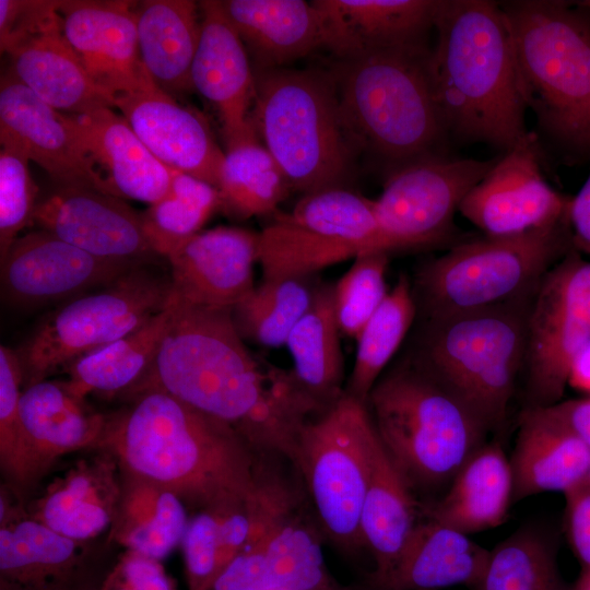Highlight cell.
<instances>
[{
  "mask_svg": "<svg viewBox=\"0 0 590 590\" xmlns=\"http://www.w3.org/2000/svg\"><path fill=\"white\" fill-rule=\"evenodd\" d=\"M491 550L429 518L418 521L398 564L378 590H437L475 586Z\"/></svg>",
  "mask_w": 590,
  "mask_h": 590,
  "instance_id": "obj_30",
  "label": "cell"
},
{
  "mask_svg": "<svg viewBox=\"0 0 590 590\" xmlns=\"http://www.w3.org/2000/svg\"><path fill=\"white\" fill-rule=\"evenodd\" d=\"M258 543L272 590H346L330 577L317 534L292 514Z\"/></svg>",
  "mask_w": 590,
  "mask_h": 590,
  "instance_id": "obj_43",
  "label": "cell"
},
{
  "mask_svg": "<svg viewBox=\"0 0 590 590\" xmlns=\"http://www.w3.org/2000/svg\"><path fill=\"white\" fill-rule=\"evenodd\" d=\"M173 170L169 192L143 213L145 235L157 256L167 258L220 209L219 190L191 175Z\"/></svg>",
  "mask_w": 590,
  "mask_h": 590,
  "instance_id": "obj_42",
  "label": "cell"
},
{
  "mask_svg": "<svg viewBox=\"0 0 590 590\" xmlns=\"http://www.w3.org/2000/svg\"><path fill=\"white\" fill-rule=\"evenodd\" d=\"M24 377L16 350L0 346V460L5 473L28 482L42 468L27 441L20 415Z\"/></svg>",
  "mask_w": 590,
  "mask_h": 590,
  "instance_id": "obj_44",
  "label": "cell"
},
{
  "mask_svg": "<svg viewBox=\"0 0 590 590\" xmlns=\"http://www.w3.org/2000/svg\"><path fill=\"white\" fill-rule=\"evenodd\" d=\"M585 483H586V484L588 485V487L590 488V471H589V473H588V475H587V479H586Z\"/></svg>",
  "mask_w": 590,
  "mask_h": 590,
  "instance_id": "obj_56",
  "label": "cell"
},
{
  "mask_svg": "<svg viewBox=\"0 0 590 590\" xmlns=\"http://www.w3.org/2000/svg\"><path fill=\"white\" fill-rule=\"evenodd\" d=\"M137 4L120 0L60 2L66 38L93 82L113 99L155 84L139 54Z\"/></svg>",
  "mask_w": 590,
  "mask_h": 590,
  "instance_id": "obj_19",
  "label": "cell"
},
{
  "mask_svg": "<svg viewBox=\"0 0 590 590\" xmlns=\"http://www.w3.org/2000/svg\"><path fill=\"white\" fill-rule=\"evenodd\" d=\"M386 252L358 255L333 286V309L342 334L356 339L388 291Z\"/></svg>",
  "mask_w": 590,
  "mask_h": 590,
  "instance_id": "obj_45",
  "label": "cell"
},
{
  "mask_svg": "<svg viewBox=\"0 0 590 590\" xmlns=\"http://www.w3.org/2000/svg\"><path fill=\"white\" fill-rule=\"evenodd\" d=\"M312 275L262 279L231 315L241 339L267 349L286 344L288 335L312 305L320 285Z\"/></svg>",
  "mask_w": 590,
  "mask_h": 590,
  "instance_id": "obj_38",
  "label": "cell"
},
{
  "mask_svg": "<svg viewBox=\"0 0 590 590\" xmlns=\"http://www.w3.org/2000/svg\"><path fill=\"white\" fill-rule=\"evenodd\" d=\"M259 233L219 226L190 237L166 259L173 294L196 306L231 309L253 287Z\"/></svg>",
  "mask_w": 590,
  "mask_h": 590,
  "instance_id": "obj_21",
  "label": "cell"
},
{
  "mask_svg": "<svg viewBox=\"0 0 590 590\" xmlns=\"http://www.w3.org/2000/svg\"><path fill=\"white\" fill-rule=\"evenodd\" d=\"M566 527L573 551L582 566L590 569V488L583 482L564 494Z\"/></svg>",
  "mask_w": 590,
  "mask_h": 590,
  "instance_id": "obj_50",
  "label": "cell"
},
{
  "mask_svg": "<svg viewBox=\"0 0 590 590\" xmlns=\"http://www.w3.org/2000/svg\"><path fill=\"white\" fill-rule=\"evenodd\" d=\"M512 503L544 492L567 493L590 471V448L539 408L526 410L512 458Z\"/></svg>",
  "mask_w": 590,
  "mask_h": 590,
  "instance_id": "obj_28",
  "label": "cell"
},
{
  "mask_svg": "<svg viewBox=\"0 0 590 590\" xmlns=\"http://www.w3.org/2000/svg\"><path fill=\"white\" fill-rule=\"evenodd\" d=\"M20 415L40 468L64 453L97 445L107 423V417L72 393L64 381L48 379L24 387Z\"/></svg>",
  "mask_w": 590,
  "mask_h": 590,
  "instance_id": "obj_33",
  "label": "cell"
},
{
  "mask_svg": "<svg viewBox=\"0 0 590 590\" xmlns=\"http://www.w3.org/2000/svg\"><path fill=\"white\" fill-rule=\"evenodd\" d=\"M533 293L480 309L425 318L417 347L411 355L458 396L489 430L504 423L524 365Z\"/></svg>",
  "mask_w": 590,
  "mask_h": 590,
  "instance_id": "obj_8",
  "label": "cell"
},
{
  "mask_svg": "<svg viewBox=\"0 0 590 590\" xmlns=\"http://www.w3.org/2000/svg\"><path fill=\"white\" fill-rule=\"evenodd\" d=\"M1 590H10V589H8V588H4V587H1Z\"/></svg>",
  "mask_w": 590,
  "mask_h": 590,
  "instance_id": "obj_58",
  "label": "cell"
},
{
  "mask_svg": "<svg viewBox=\"0 0 590 590\" xmlns=\"http://www.w3.org/2000/svg\"><path fill=\"white\" fill-rule=\"evenodd\" d=\"M377 438L366 403L344 392L306 423L291 457L322 529L344 547L362 544L361 514Z\"/></svg>",
  "mask_w": 590,
  "mask_h": 590,
  "instance_id": "obj_10",
  "label": "cell"
},
{
  "mask_svg": "<svg viewBox=\"0 0 590 590\" xmlns=\"http://www.w3.org/2000/svg\"><path fill=\"white\" fill-rule=\"evenodd\" d=\"M251 499L216 507L219 511L217 538L221 571L241 552L249 540L252 521Z\"/></svg>",
  "mask_w": 590,
  "mask_h": 590,
  "instance_id": "obj_49",
  "label": "cell"
},
{
  "mask_svg": "<svg viewBox=\"0 0 590 590\" xmlns=\"http://www.w3.org/2000/svg\"><path fill=\"white\" fill-rule=\"evenodd\" d=\"M567 222L574 249L590 256V173L579 191L569 199Z\"/></svg>",
  "mask_w": 590,
  "mask_h": 590,
  "instance_id": "obj_53",
  "label": "cell"
},
{
  "mask_svg": "<svg viewBox=\"0 0 590 590\" xmlns=\"http://www.w3.org/2000/svg\"><path fill=\"white\" fill-rule=\"evenodd\" d=\"M97 445L127 474L203 509L253 498L263 479L236 430L161 390L134 394L128 409L107 418Z\"/></svg>",
  "mask_w": 590,
  "mask_h": 590,
  "instance_id": "obj_2",
  "label": "cell"
},
{
  "mask_svg": "<svg viewBox=\"0 0 590 590\" xmlns=\"http://www.w3.org/2000/svg\"><path fill=\"white\" fill-rule=\"evenodd\" d=\"M527 109L567 162L590 163V9L582 1L499 2Z\"/></svg>",
  "mask_w": 590,
  "mask_h": 590,
  "instance_id": "obj_4",
  "label": "cell"
},
{
  "mask_svg": "<svg viewBox=\"0 0 590 590\" xmlns=\"http://www.w3.org/2000/svg\"><path fill=\"white\" fill-rule=\"evenodd\" d=\"M550 533L521 527L489 552L472 590H573L564 581Z\"/></svg>",
  "mask_w": 590,
  "mask_h": 590,
  "instance_id": "obj_41",
  "label": "cell"
},
{
  "mask_svg": "<svg viewBox=\"0 0 590 590\" xmlns=\"http://www.w3.org/2000/svg\"><path fill=\"white\" fill-rule=\"evenodd\" d=\"M82 542L34 518H9L0 528L1 587L58 590L79 566Z\"/></svg>",
  "mask_w": 590,
  "mask_h": 590,
  "instance_id": "obj_34",
  "label": "cell"
},
{
  "mask_svg": "<svg viewBox=\"0 0 590 590\" xmlns=\"http://www.w3.org/2000/svg\"><path fill=\"white\" fill-rule=\"evenodd\" d=\"M255 132L292 190L345 187L356 153L342 122L337 87L321 70L255 71Z\"/></svg>",
  "mask_w": 590,
  "mask_h": 590,
  "instance_id": "obj_7",
  "label": "cell"
},
{
  "mask_svg": "<svg viewBox=\"0 0 590 590\" xmlns=\"http://www.w3.org/2000/svg\"><path fill=\"white\" fill-rule=\"evenodd\" d=\"M217 528V508L202 509L189 519L181 547L190 590H211L221 573Z\"/></svg>",
  "mask_w": 590,
  "mask_h": 590,
  "instance_id": "obj_47",
  "label": "cell"
},
{
  "mask_svg": "<svg viewBox=\"0 0 590 590\" xmlns=\"http://www.w3.org/2000/svg\"><path fill=\"white\" fill-rule=\"evenodd\" d=\"M0 144L39 165L60 187L115 196L56 110L23 85L10 70L0 84Z\"/></svg>",
  "mask_w": 590,
  "mask_h": 590,
  "instance_id": "obj_20",
  "label": "cell"
},
{
  "mask_svg": "<svg viewBox=\"0 0 590 590\" xmlns=\"http://www.w3.org/2000/svg\"><path fill=\"white\" fill-rule=\"evenodd\" d=\"M539 135L528 131L465 196L463 217L493 237L515 236L567 220L570 197L544 177Z\"/></svg>",
  "mask_w": 590,
  "mask_h": 590,
  "instance_id": "obj_15",
  "label": "cell"
},
{
  "mask_svg": "<svg viewBox=\"0 0 590 590\" xmlns=\"http://www.w3.org/2000/svg\"><path fill=\"white\" fill-rule=\"evenodd\" d=\"M59 7L1 48L10 56L9 70L36 96L62 114L81 115L102 107L114 108L113 97L93 82L66 38Z\"/></svg>",
  "mask_w": 590,
  "mask_h": 590,
  "instance_id": "obj_23",
  "label": "cell"
},
{
  "mask_svg": "<svg viewBox=\"0 0 590 590\" xmlns=\"http://www.w3.org/2000/svg\"><path fill=\"white\" fill-rule=\"evenodd\" d=\"M590 340V261L569 250L542 278L531 299L524 365L535 404L557 403L573 359Z\"/></svg>",
  "mask_w": 590,
  "mask_h": 590,
  "instance_id": "obj_14",
  "label": "cell"
},
{
  "mask_svg": "<svg viewBox=\"0 0 590 590\" xmlns=\"http://www.w3.org/2000/svg\"><path fill=\"white\" fill-rule=\"evenodd\" d=\"M189 519L184 500L153 482L128 474L110 540L162 560L181 544Z\"/></svg>",
  "mask_w": 590,
  "mask_h": 590,
  "instance_id": "obj_37",
  "label": "cell"
},
{
  "mask_svg": "<svg viewBox=\"0 0 590 590\" xmlns=\"http://www.w3.org/2000/svg\"><path fill=\"white\" fill-rule=\"evenodd\" d=\"M0 266L4 299L14 306L35 307L70 300L145 264L99 259L40 229L20 236Z\"/></svg>",
  "mask_w": 590,
  "mask_h": 590,
  "instance_id": "obj_16",
  "label": "cell"
},
{
  "mask_svg": "<svg viewBox=\"0 0 590 590\" xmlns=\"http://www.w3.org/2000/svg\"><path fill=\"white\" fill-rule=\"evenodd\" d=\"M340 333L333 309V286L320 285L312 305L292 330L285 346L291 354L294 376L321 410L345 392Z\"/></svg>",
  "mask_w": 590,
  "mask_h": 590,
  "instance_id": "obj_36",
  "label": "cell"
},
{
  "mask_svg": "<svg viewBox=\"0 0 590 590\" xmlns=\"http://www.w3.org/2000/svg\"><path fill=\"white\" fill-rule=\"evenodd\" d=\"M573 590H590V569L582 570V574Z\"/></svg>",
  "mask_w": 590,
  "mask_h": 590,
  "instance_id": "obj_55",
  "label": "cell"
},
{
  "mask_svg": "<svg viewBox=\"0 0 590 590\" xmlns=\"http://www.w3.org/2000/svg\"><path fill=\"white\" fill-rule=\"evenodd\" d=\"M416 314L412 285L405 275H400L356 338V355L346 393L366 403L369 392L400 347Z\"/></svg>",
  "mask_w": 590,
  "mask_h": 590,
  "instance_id": "obj_40",
  "label": "cell"
},
{
  "mask_svg": "<svg viewBox=\"0 0 590 590\" xmlns=\"http://www.w3.org/2000/svg\"><path fill=\"white\" fill-rule=\"evenodd\" d=\"M428 45L371 51L338 60L331 72L340 114L356 152L392 167L446 154L448 139L434 96Z\"/></svg>",
  "mask_w": 590,
  "mask_h": 590,
  "instance_id": "obj_5",
  "label": "cell"
},
{
  "mask_svg": "<svg viewBox=\"0 0 590 590\" xmlns=\"http://www.w3.org/2000/svg\"><path fill=\"white\" fill-rule=\"evenodd\" d=\"M59 4L60 1L0 0L1 48L35 26Z\"/></svg>",
  "mask_w": 590,
  "mask_h": 590,
  "instance_id": "obj_51",
  "label": "cell"
},
{
  "mask_svg": "<svg viewBox=\"0 0 590 590\" xmlns=\"http://www.w3.org/2000/svg\"><path fill=\"white\" fill-rule=\"evenodd\" d=\"M366 252H384L374 200L346 187L304 194L259 232L262 279L314 275Z\"/></svg>",
  "mask_w": 590,
  "mask_h": 590,
  "instance_id": "obj_12",
  "label": "cell"
},
{
  "mask_svg": "<svg viewBox=\"0 0 590 590\" xmlns=\"http://www.w3.org/2000/svg\"><path fill=\"white\" fill-rule=\"evenodd\" d=\"M114 107L165 166L217 188L225 153L201 114L155 84L114 97Z\"/></svg>",
  "mask_w": 590,
  "mask_h": 590,
  "instance_id": "obj_22",
  "label": "cell"
},
{
  "mask_svg": "<svg viewBox=\"0 0 590 590\" xmlns=\"http://www.w3.org/2000/svg\"><path fill=\"white\" fill-rule=\"evenodd\" d=\"M497 158L436 154L391 172L381 194L374 200L381 250L389 253L452 237L455 213Z\"/></svg>",
  "mask_w": 590,
  "mask_h": 590,
  "instance_id": "obj_13",
  "label": "cell"
},
{
  "mask_svg": "<svg viewBox=\"0 0 590 590\" xmlns=\"http://www.w3.org/2000/svg\"><path fill=\"white\" fill-rule=\"evenodd\" d=\"M217 190L220 210L246 220L276 213L292 189L262 143L251 141L225 152Z\"/></svg>",
  "mask_w": 590,
  "mask_h": 590,
  "instance_id": "obj_39",
  "label": "cell"
},
{
  "mask_svg": "<svg viewBox=\"0 0 590 590\" xmlns=\"http://www.w3.org/2000/svg\"><path fill=\"white\" fill-rule=\"evenodd\" d=\"M62 115L74 139L116 197L151 205L169 192L173 170L151 153L126 118L113 107Z\"/></svg>",
  "mask_w": 590,
  "mask_h": 590,
  "instance_id": "obj_25",
  "label": "cell"
},
{
  "mask_svg": "<svg viewBox=\"0 0 590 590\" xmlns=\"http://www.w3.org/2000/svg\"><path fill=\"white\" fill-rule=\"evenodd\" d=\"M323 48L338 60L427 45L439 0H314Z\"/></svg>",
  "mask_w": 590,
  "mask_h": 590,
  "instance_id": "obj_24",
  "label": "cell"
},
{
  "mask_svg": "<svg viewBox=\"0 0 590 590\" xmlns=\"http://www.w3.org/2000/svg\"><path fill=\"white\" fill-rule=\"evenodd\" d=\"M107 453L83 459L56 479L37 500L32 518L78 542L111 527L122 486L119 463Z\"/></svg>",
  "mask_w": 590,
  "mask_h": 590,
  "instance_id": "obj_26",
  "label": "cell"
},
{
  "mask_svg": "<svg viewBox=\"0 0 590 590\" xmlns=\"http://www.w3.org/2000/svg\"><path fill=\"white\" fill-rule=\"evenodd\" d=\"M170 279L137 267L59 306L16 350L24 386L142 327L172 299Z\"/></svg>",
  "mask_w": 590,
  "mask_h": 590,
  "instance_id": "obj_11",
  "label": "cell"
},
{
  "mask_svg": "<svg viewBox=\"0 0 590 590\" xmlns=\"http://www.w3.org/2000/svg\"><path fill=\"white\" fill-rule=\"evenodd\" d=\"M31 161L19 150L1 145L0 150V259L19 234L33 224L38 188L30 173Z\"/></svg>",
  "mask_w": 590,
  "mask_h": 590,
  "instance_id": "obj_46",
  "label": "cell"
},
{
  "mask_svg": "<svg viewBox=\"0 0 590 590\" xmlns=\"http://www.w3.org/2000/svg\"><path fill=\"white\" fill-rule=\"evenodd\" d=\"M539 408L590 448V399L568 400Z\"/></svg>",
  "mask_w": 590,
  "mask_h": 590,
  "instance_id": "obj_52",
  "label": "cell"
},
{
  "mask_svg": "<svg viewBox=\"0 0 590 590\" xmlns=\"http://www.w3.org/2000/svg\"><path fill=\"white\" fill-rule=\"evenodd\" d=\"M582 3L590 9V0H582Z\"/></svg>",
  "mask_w": 590,
  "mask_h": 590,
  "instance_id": "obj_57",
  "label": "cell"
},
{
  "mask_svg": "<svg viewBox=\"0 0 590 590\" xmlns=\"http://www.w3.org/2000/svg\"><path fill=\"white\" fill-rule=\"evenodd\" d=\"M33 223L99 259L146 264L157 257L142 213L96 190L60 187L37 203Z\"/></svg>",
  "mask_w": 590,
  "mask_h": 590,
  "instance_id": "obj_18",
  "label": "cell"
},
{
  "mask_svg": "<svg viewBox=\"0 0 590 590\" xmlns=\"http://www.w3.org/2000/svg\"><path fill=\"white\" fill-rule=\"evenodd\" d=\"M101 590H177L161 560L126 551Z\"/></svg>",
  "mask_w": 590,
  "mask_h": 590,
  "instance_id": "obj_48",
  "label": "cell"
},
{
  "mask_svg": "<svg viewBox=\"0 0 590 590\" xmlns=\"http://www.w3.org/2000/svg\"><path fill=\"white\" fill-rule=\"evenodd\" d=\"M412 491L378 437L359 521L361 542L375 559L370 579L376 590L394 569L418 523Z\"/></svg>",
  "mask_w": 590,
  "mask_h": 590,
  "instance_id": "obj_29",
  "label": "cell"
},
{
  "mask_svg": "<svg viewBox=\"0 0 590 590\" xmlns=\"http://www.w3.org/2000/svg\"><path fill=\"white\" fill-rule=\"evenodd\" d=\"M573 248L567 220L520 235L458 243L417 272L412 287L417 309L433 318L524 297Z\"/></svg>",
  "mask_w": 590,
  "mask_h": 590,
  "instance_id": "obj_9",
  "label": "cell"
},
{
  "mask_svg": "<svg viewBox=\"0 0 590 590\" xmlns=\"http://www.w3.org/2000/svg\"><path fill=\"white\" fill-rule=\"evenodd\" d=\"M135 10L139 54L152 81L172 96L192 92L191 69L201 30L199 2L148 0Z\"/></svg>",
  "mask_w": 590,
  "mask_h": 590,
  "instance_id": "obj_31",
  "label": "cell"
},
{
  "mask_svg": "<svg viewBox=\"0 0 590 590\" xmlns=\"http://www.w3.org/2000/svg\"><path fill=\"white\" fill-rule=\"evenodd\" d=\"M428 69L448 137L503 153L527 132L507 14L499 2L439 0Z\"/></svg>",
  "mask_w": 590,
  "mask_h": 590,
  "instance_id": "obj_3",
  "label": "cell"
},
{
  "mask_svg": "<svg viewBox=\"0 0 590 590\" xmlns=\"http://www.w3.org/2000/svg\"><path fill=\"white\" fill-rule=\"evenodd\" d=\"M173 298V317L157 353L130 392L164 391L228 425L252 449L291 459L300 430L323 410L292 369L249 351L231 309Z\"/></svg>",
  "mask_w": 590,
  "mask_h": 590,
  "instance_id": "obj_1",
  "label": "cell"
},
{
  "mask_svg": "<svg viewBox=\"0 0 590 590\" xmlns=\"http://www.w3.org/2000/svg\"><path fill=\"white\" fill-rule=\"evenodd\" d=\"M200 39L191 69L193 91L216 111L226 151L259 141L251 122L256 75L222 1L199 2Z\"/></svg>",
  "mask_w": 590,
  "mask_h": 590,
  "instance_id": "obj_17",
  "label": "cell"
},
{
  "mask_svg": "<svg viewBox=\"0 0 590 590\" xmlns=\"http://www.w3.org/2000/svg\"><path fill=\"white\" fill-rule=\"evenodd\" d=\"M568 384L578 390L590 392V340L579 350L573 359Z\"/></svg>",
  "mask_w": 590,
  "mask_h": 590,
  "instance_id": "obj_54",
  "label": "cell"
},
{
  "mask_svg": "<svg viewBox=\"0 0 590 590\" xmlns=\"http://www.w3.org/2000/svg\"><path fill=\"white\" fill-rule=\"evenodd\" d=\"M366 405L384 448L412 488L450 484L489 432L411 356L380 376Z\"/></svg>",
  "mask_w": 590,
  "mask_h": 590,
  "instance_id": "obj_6",
  "label": "cell"
},
{
  "mask_svg": "<svg viewBox=\"0 0 590 590\" xmlns=\"http://www.w3.org/2000/svg\"><path fill=\"white\" fill-rule=\"evenodd\" d=\"M173 311L172 295L169 304L135 331L74 359L63 369L69 390L83 399L91 393L130 392L148 373Z\"/></svg>",
  "mask_w": 590,
  "mask_h": 590,
  "instance_id": "obj_35",
  "label": "cell"
},
{
  "mask_svg": "<svg viewBox=\"0 0 590 590\" xmlns=\"http://www.w3.org/2000/svg\"><path fill=\"white\" fill-rule=\"evenodd\" d=\"M224 11L255 62L284 68L323 45L320 16L305 0H227Z\"/></svg>",
  "mask_w": 590,
  "mask_h": 590,
  "instance_id": "obj_27",
  "label": "cell"
},
{
  "mask_svg": "<svg viewBox=\"0 0 590 590\" xmlns=\"http://www.w3.org/2000/svg\"><path fill=\"white\" fill-rule=\"evenodd\" d=\"M512 471L502 446L485 442L464 463L426 518L463 534L499 526L512 503Z\"/></svg>",
  "mask_w": 590,
  "mask_h": 590,
  "instance_id": "obj_32",
  "label": "cell"
}]
</instances>
